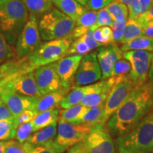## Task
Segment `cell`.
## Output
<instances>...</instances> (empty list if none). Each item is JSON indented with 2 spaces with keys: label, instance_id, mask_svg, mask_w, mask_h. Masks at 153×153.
<instances>
[{
  "label": "cell",
  "instance_id": "cell-1",
  "mask_svg": "<svg viewBox=\"0 0 153 153\" xmlns=\"http://www.w3.org/2000/svg\"><path fill=\"white\" fill-rule=\"evenodd\" d=\"M153 108V83L135 87L119 108L107 120L111 134L118 137L131 131Z\"/></svg>",
  "mask_w": 153,
  "mask_h": 153
},
{
  "label": "cell",
  "instance_id": "cell-2",
  "mask_svg": "<svg viewBox=\"0 0 153 153\" xmlns=\"http://www.w3.org/2000/svg\"><path fill=\"white\" fill-rule=\"evenodd\" d=\"M115 145L116 153L149 152L153 147V108L131 131L116 137Z\"/></svg>",
  "mask_w": 153,
  "mask_h": 153
},
{
  "label": "cell",
  "instance_id": "cell-3",
  "mask_svg": "<svg viewBox=\"0 0 153 153\" xmlns=\"http://www.w3.org/2000/svg\"><path fill=\"white\" fill-rule=\"evenodd\" d=\"M29 14L22 0H0V32L14 43L28 22Z\"/></svg>",
  "mask_w": 153,
  "mask_h": 153
},
{
  "label": "cell",
  "instance_id": "cell-4",
  "mask_svg": "<svg viewBox=\"0 0 153 153\" xmlns=\"http://www.w3.org/2000/svg\"><path fill=\"white\" fill-rule=\"evenodd\" d=\"M38 24L44 41L68 39L75 26L74 21L54 7L41 17Z\"/></svg>",
  "mask_w": 153,
  "mask_h": 153
},
{
  "label": "cell",
  "instance_id": "cell-5",
  "mask_svg": "<svg viewBox=\"0 0 153 153\" xmlns=\"http://www.w3.org/2000/svg\"><path fill=\"white\" fill-rule=\"evenodd\" d=\"M72 42L70 39H60L42 43L33 54L27 57L28 64L35 70L38 67L57 62L68 55Z\"/></svg>",
  "mask_w": 153,
  "mask_h": 153
},
{
  "label": "cell",
  "instance_id": "cell-6",
  "mask_svg": "<svg viewBox=\"0 0 153 153\" xmlns=\"http://www.w3.org/2000/svg\"><path fill=\"white\" fill-rule=\"evenodd\" d=\"M115 141L106 124L93 126L82 140L85 153H116Z\"/></svg>",
  "mask_w": 153,
  "mask_h": 153
},
{
  "label": "cell",
  "instance_id": "cell-7",
  "mask_svg": "<svg viewBox=\"0 0 153 153\" xmlns=\"http://www.w3.org/2000/svg\"><path fill=\"white\" fill-rule=\"evenodd\" d=\"M135 87L128 74L116 76L114 85L104 101V114L101 123H106L108 118L121 106Z\"/></svg>",
  "mask_w": 153,
  "mask_h": 153
},
{
  "label": "cell",
  "instance_id": "cell-8",
  "mask_svg": "<svg viewBox=\"0 0 153 153\" xmlns=\"http://www.w3.org/2000/svg\"><path fill=\"white\" fill-rule=\"evenodd\" d=\"M38 22V17L29 14L28 22L17 38L15 50L19 57L30 56L42 43Z\"/></svg>",
  "mask_w": 153,
  "mask_h": 153
},
{
  "label": "cell",
  "instance_id": "cell-9",
  "mask_svg": "<svg viewBox=\"0 0 153 153\" xmlns=\"http://www.w3.org/2000/svg\"><path fill=\"white\" fill-rule=\"evenodd\" d=\"M152 54L145 51H131L123 53V57L131 65L128 76L135 87L147 83Z\"/></svg>",
  "mask_w": 153,
  "mask_h": 153
},
{
  "label": "cell",
  "instance_id": "cell-10",
  "mask_svg": "<svg viewBox=\"0 0 153 153\" xmlns=\"http://www.w3.org/2000/svg\"><path fill=\"white\" fill-rule=\"evenodd\" d=\"M91 128V127L84 124L74 125L59 120L54 143L65 151L69 148L81 142Z\"/></svg>",
  "mask_w": 153,
  "mask_h": 153
},
{
  "label": "cell",
  "instance_id": "cell-11",
  "mask_svg": "<svg viewBox=\"0 0 153 153\" xmlns=\"http://www.w3.org/2000/svg\"><path fill=\"white\" fill-rule=\"evenodd\" d=\"M99 79H101V71L97 53L84 55L74 76V87L89 85Z\"/></svg>",
  "mask_w": 153,
  "mask_h": 153
},
{
  "label": "cell",
  "instance_id": "cell-12",
  "mask_svg": "<svg viewBox=\"0 0 153 153\" xmlns=\"http://www.w3.org/2000/svg\"><path fill=\"white\" fill-rule=\"evenodd\" d=\"M34 76L38 90L42 96L63 89L57 73L55 62L36 68Z\"/></svg>",
  "mask_w": 153,
  "mask_h": 153
},
{
  "label": "cell",
  "instance_id": "cell-13",
  "mask_svg": "<svg viewBox=\"0 0 153 153\" xmlns=\"http://www.w3.org/2000/svg\"><path fill=\"white\" fill-rule=\"evenodd\" d=\"M0 99L7 105L15 118L24 111H33L38 101V98L21 94L6 86L1 91Z\"/></svg>",
  "mask_w": 153,
  "mask_h": 153
},
{
  "label": "cell",
  "instance_id": "cell-14",
  "mask_svg": "<svg viewBox=\"0 0 153 153\" xmlns=\"http://www.w3.org/2000/svg\"><path fill=\"white\" fill-rule=\"evenodd\" d=\"M82 57L80 55H69L55 62L57 73L62 87L68 90H70L74 87V76Z\"/></svg>",
  "mask_w": 153,
  "mask_h": 153
},
{
  "label": "cell",
  "instance_id": "cell-15",
  "mask_svg": "<svg viewBox=\"0 0 153 153\" xmlns=\"http://www.w3.org/2000/svg\"><path fill=\"white\" fill-rule=\"evenodd\" d=\"M6 87L16 92L27 97L40 98L42 97L36 85L34 70L18 74L6 85Z\"/></svg>",
  "mask_w": 153,
  "mask_h": 153
},
{
  "label": "cell",
  "instance_id": "cell-16",
  "mask_svg": "<svg viewBox=\"0 0 153 153\" xmlns=\"http://www.w3.org/2000/svg\"><path fill=\"white\" fill-rule=\"evenodd\" d=\"M115 81L116 76H111L101 82L91 84L90 91L84 97L80 104L82 106L91 108L104 102L111 90Z\"/></svg>",
  "mask_w": 153,
  "mask_h": 153
},
{
  "label": "cell",
  "instance_id": "cell-17",
  "mask_svg": "<svg viewBox=\"0 0 153 153\" xmlns=\"http://www.w3.org/2000/svg\"><path fill=\"white\" fill-rule=\"evenodd\" d=\"M123 52L116 44H110L99 49L97 57L101 71V79L111 77L115 63L123 57Z\"/></svg>",
  "mask_w": 153,
  "mask_h": 153
},
{
  "label": "cell",
  "instance_id": "cell-18",
  "mask_svg": "<svg viewBox=\"0 0 153 153\" xmlns=\"http://www.w3.org/2000/svg\"><path fill=\"white\" fill-rule=\"evenodd\" d=\"M97 11L87 9L75 22V26L68 39L73 41L84 36L87 30L96 25Z\"/></svg>",
  "mask_w": 153,
  "mask_h": 153
},
{
  "label": "cell",
  "instance_id": "cell-19",
  "mask_svg": "<svg viewBox=\"0 0 153 153\" xmlns=\"http://www.w3.org/2000/svg\"><path fill=\"white\" fill-rule=\"evenodd\" d=\"M69 91L70 90L63 88L60 91H53L45 95H43L38 99L35 108L33 110V112L35 113V114H37L38 113L57 108V106H60L61 100Z\"/></svg>",
  "mask_w": 153,
  "mask_h": 153
},
{
  "label": "cell",
  "instance_id": "cell-20",
  "mask_svg": "<svg viewBox=\"0 0 153 153\" xmlns=\"http://www.w3.org/2000/svg\"><path fill=\"white\" fill-rule=\"evenodd\" d=\"M57 135V123L36 131L30 136L26 142L32 146L51 145L54 142Z\"/></svg>",
  "mask_w": 153,
  "mask_h": 153
},
{
  "label": "cell",
  "instance_id": "cell-21",
  "mask_svg": "<svg viewBox=\"0 0 153 153\" xmlns=\"http://www.w3.org/2000/svg\"><path fill=\"white\" fill-rule=\"evenodd\" d=\"M53 3L59 11L70 17L74 22L87 10L76 0H53Z\"/></svg>",
  "mask_w": 153,
  "mask_h": 153
},
{
  "label": "cell",
  "instance_id": "cell-22",
  "mask_svg": "<svg viewBox=\"0 0 153 153\" xmlns=\"http://www.w3.org/2000/svg\"><path fill=\"white\" fill-rule=\"evenodd\" d=\"M90 89L91 85L73 87L61 100L60 106L62 109H65L74 105L80 104L84 97L90 91Z\"/></svg>",
  "mask_w": 153,
  "mask_h": 153
},
{
  "label": "cell",
  "instance_id": "cell-23",
  "mask_svg": "<svg viewBox=\"0 0 153 153\" xmlns=\"http://www.w3.org/2000/svg\"><path fill=\"white\" fill-rule=\"evenodd\" d=\"M89 108L82 106L81 104L74 105L68 108H65L60 111L58 120L67 123L79 125L82 124V120L85 113Z\"/></svg>",
  "mask_w": 153,
  "mask_h": 153
},
{
  "label": "cell",
  "instance_id": "cell-24",
  "mask_svg": "<svg viewBox=\"0 0 153 153\" xmlns=\"http://www.w3.org/2000/svg\"><path fill=\"white\" fill-rule=\"evenodd\" d=\"M60 111L55 108L36 114L32 123L33 125V131L36 132L52 124L57 123L58 120Z\"/></svg>",
  "mask_w": 153,
  "mask_h": 153
},
{
  "label": "cell",
  "instance_id": "cell-25",
  "mask_svg": "<svg viewBox=\"0 0 153 153\" xmlns=\"http://www.w3.org/2000/svg\"><path fill=\"white\" fill-rule=\"evenodd\" d=\"M123 53L131 51H145L153 52V38L145 36H140L133 38L120 48Z\"/></svg>",
  "mask_w": 153,
  "mask_h": 153
},
{
  "label": "cell",
  "instance_id": "cell-26",
  "mask_svg": "<svg viewBox=\"0 0 153 153\" xmlns=\"http://www.w3.org/2000/svg\"><path fill=\"white\" fill-rule=\"evenodd\" d=\"M30 15L43 16L53 8V0H22Z\"/></svg>",
  "mask_w": 153,
  "mask_h": 153
},
{
  "label": "cell",
  "instance_id": "cell-27",
  "mask_svg": "<svg viewBox=\"0 0 153 153\" xmlns=\"http://www.w3.org/2000/svg\"><path fill=\"white\" fill-rule=\"evenodd\" d=\"M104 109V102L97 106L89 108L82 118V124L92 128L97 124L101 123Z\"/></svg>",
  "mask_w": 153,
  "mask_h": 153
},
{
  "label": "cell",
  "instance_id": "cell-28",
  "mask_svg": "<svg viewBox=\"0 0 153 153\" xmlns=\"http://www.w3.org/2000/svg\"><path fill=\"white\" fill-rule=\"evenodd\" d=\"M143 35V28L140 24L135 19H128L125 28H124L123 36L119 43L125 44L133 40V38L138 37Z\"/></svg>",
  "mask_w": 153,
  "mask_h": 153
},
{
  "label": "cell",
  "instance_id": "cell-29",
  "mask_svg": "<svg viewBox=\"0 0 153 153\" xmlns=\"http://www.w3.org/2000/svg\"><path fill=\"white\" fill-rule=\"evenodd\" d=\"M114 21L128 20V9L127 6L118 0H115L106 7Z\"/></svg>",
  "mask_w": 153,
  "mask_h": 153
},
{
  "label": "cell",
  "instance_id": "cell-30",
  "mask_svg": "<svg viewBox=\"0 0 153 153\" xmlns=\"http://www.w3.org/2000/svg\"><path fill=\"white\" fill-rule=\"evenodd\" d=\"M19 57L16 50L6 39L5 36L0 32V64Z\"/></svg>",
  "mask_w": 153,
  "mask_h": 153
},
{
  "label": "cell",
  "instance_id": "cell-31",
  "mask_svg": "<svg viewBox=\"0 0 153 153\" xmlns=\"http://www.w3.org/2000/svg\"><path fill=\"white\" fill-rule=\"evenodd\" d=\"M94 38L97 43L103 46L115 44L113 40V30L109 26H101L96 28L94 31Z\"/></svg>",
  "mask_w": 153,
  "mask_h": 153
},
{
  "label": "cell",
  "instance_id": "cell-32",
  "mask_svg": "<svg viewBox=\"0 0 153 153\" xmlns=\"http://www.w3.org/2000/svg\"><path fill=\"white\" fill-rule=\"evenodd\" d=\"M16 131L14 119L0 120V141L14 138Z\"/></svg>",
  "mask_w": 153,
  "mask_h": 153
},
{
  "label": "cell",
  "instance_id": "cell-33",
  "mask_svg": "<svg viewBox=\"0 0 153 153\" xmlns=\"http://www.w3.org/2000/svg\"><path fill=\"white\" fill-rule=\"evenodd\" d=\"M32 145L28 142L21 143L14 140L5 141V153H30Z\"/></svg>",
  "mask_w": 153,
  "mask_h": 153
},
{
  "label": "cell",
  "instance_id": "cell-34",
  "mask_svg": "<svg viewBox=\"0 0 153 153\" xmlns=\"http://www.w3.org/2000/svg\"><path fill=\"white\" fill-rule=\"evenodd\" d=\"M90 48L85 43L81 38L74 40L70 45L68 50V55H84L91 53Z\"/></svg>",
  "mask_w": 153,
  "mask_h": 153
},
{
  "label": "cell",
  "instance_id": "cell-35",
  "mask_svg": "<svg viewBox=\"0 0 153 153\" xmlns=\"http://www.w3.org/2000/svg\"><path fill=\"white\" fill-rule=\"evenodd\" d=\"M33 125L32 121L22 124L16 128L15 138L18 142L24 143L28 140L32 133H33Z\"/></svg>",
  "mask_w": 153,
  "mask_h": 153
},
{
  "label": "cell",
  "instance_id": "cell-36",
  "mask_svg": "<svg viewBox=\"0 0 153 153\" xmlns=\"http://www.w3.org/2000/svg\"><path fill=\"white\" fill-rule=\"evenodd\" d=\"M130 71H131V65L129 62L125 58L122 57L115 63L111 74V77L128 74Z\"/></svg>",
  "mask_w": 153,
  "mask_h": 153
},
{
  "label": "cell",
  "instance_id": "cell-37",
  "mask_svg": "<svg viewBox=\"0 0 153 153\" xmlns=\"http://www.w3.org/2000/svg\"><path fill=\"white\" fill-rule=\"evenodd\" d=\"M113 23H114V20L108 11H107L106 7L97 11V22H96L97 27H101V26L111 27Z\"/></svg>",
  "mask_w": 153,
  "mask_h": 153
},
{
  "label": "cell",
  "instance_id": "cell-38",
  "mask_svg": "<svg viewBox=\"0 0 153 153\" xmlns=\"http://www.w3.org/2000/svg\"><path fill=\"white\" fill-rule=\"evenodd\" d=\"M127 21L128 20L114 21V23L111 28L113 30V40H114V43H119L122 36H123V30Z\"/></svg>",
  "mask_w": 153,
  "mask_h": 153
},
{
  "label": "cell",
  "instance_id": "cell-39",
  "mask_svg": "<svg viewBox=\"0 0 153 153\" xmlns=\"http://www.w3.org/2000/svg\"><path fill=\"white\" fill-rule=\"evenodd\" d=\"M64 152L62 149L57 146L53 142L51 145L33 146L30 149V153H63Z\"/></svg>",
  "mask_w": 153,
  "mask_h": 153
},
{
  "label": "cell",
  "instance_id": "cell-40",
  "mask_svg": "<svg viewBox=\"0 0 153 153\" xmlns=\"http://www.w3.org/2000/svg\"><path fill=\"white\" fill-rule=\"evenodd\" d=\"M35 115V113L32 110L24 111H23L22 114H19L18 116H16L14 119V126H16V128H17V127L19 126L22 125V124L32 121Z\"/></svg>",
  "mask_w": 153,
  "mask_h": 153
},
{
  "label": "cell",
  "instance_id": "cell-41",
  "mask_svg": "<svg viewBox=\"0 0 153 153\" xmlns=\"http://www.w3.org/2000/svg\"><path fill=\"white\" fill-rule=\"evenodd\" d=\"M135 20L140 24L142 28L149 25H153V7L137 16Z\"/></svg>",
  "mask_w": 153,
  "mask_h": 153
},
{
  "label": "cell",
  "instance_id": "cell-42",
  "mask_svg": "<svg viewBox=\"0 0 153 153\" xmlns=\"http://www.w3.org/2000/svg\"><path fill=\"white\" fill-rule=\"evenodd\" d=\"M115 0H88L86 7L87 9L91 11H99L104 9Z\"/></svg>",
  "mask_w": 153,
  "mask_h": 153
},
{
  "label": "cell",
  "instance_id": "cell-43",
  "mask_svg": "<svg viewBox=\"0 0 153 153\" xmlns=\"http://www.w3.org/2000/svg\"><path fill=\"white\" fill-rule=\"evenodd\" d=\"M15 117L2 100L0 99V120L14 119Z\"/></svg>",
  "mask_w": 153,
  "mask_h": 153
},
{
  "label": "cell",
  "instance_id": "cell-44",
  "mask_svg": "<svg viewBox=\"0 0 153 153\" xmlns=\"http://www.w3.org/2000/svg\"><path fill=\"white\" fill-rule=\"evenodd\" d=\"M68 153H85L82 141L77 143V144L74 145V146H72Z\"/></svg>",
  "mask_w": 153,
  "mask_h": 153
},
{
  "label": "cell",
  "instance_id": "cell-45",
  "mask_svg": "<svg viewBox=\"0 0 153 153\" xmlns=\"http://www.w3.org/2000/svg\"><path fill=\"white\" fill-rule=\"evenodd\" d=\"M139 1L142 6L144 12L153 7V0H139Z\"/></svg>",
  "mask_w": 153,
  "mask_h": 153
},
{
  "label": "cell",
  "instance_id": "cell-46",
  "mask_svg": "<svg viewBox=\"0 0 153 153\" xmlns=\"http://www.w3.org/2000/svg\"><path fill=\"white\" fill-rule=\"evenodd\" d=\"M143 36L153 38V25H149L143 28Z\"/></svg>",
  "mask_w": 153,
  "mask_h": 153
},
{
  "label": "cell",
  "instance_id": "cell-47",
  "mask_svg": "<svg viewBox=\"0 0 153 153\" xmlns=\"http://www.w3.org/2000/svg\"><path fill=\"white\" fill-rule=\"evenodd\" d=\"M148 78L150 79V82L153 83V53L152 54V58H151L150 69H149Z\"/></svg>",
  "mask_w": 153,
  "mask_h": 153
},
{
  "label": "cell",
  "instance_id": "cell-48",
  "mask_svg": "<svg viewBox=\"0 0 153 153\" xmlns=\"http://www.w3.org/2000/svg\"><path fill=\"white\" fill-rule=\"evenodd\" d=\"M15 77V76H14ZM14 77H9V78H5V79L0 80V91L3 89V88L5 87L6 85H7L8 82L10 81L11 79H12Z\"/></svg>",
  "mask_w": 153,
  "mask_h": 153
},
{
  "label": "cell",
  "instance_id": "cell-49",
  "mask_svg": "<svg viewBox=\"0 0 153 153\" xmlns=\"http://www.w3.org/2000/svg\"><path fill=\"white\" fill-rule=\"evenodd\" d=\"M118 1H120V2H122L125 5L127 6L128 9L131 7L132 4L134 3V1H135V0H118Z\"/></svg>",
  "mask_w": 153,
  "mask_h": 153
},
{
  "label": "cell",
  "instance_id": "cell-50",
  "mask_svg": "<svg viewBox=\"0 0 153 153\" xmlns=\"http://www.w3.org/2000/svg\"><path fill=\"white\" fill-rule=\"evenodd\" d=\"M4 145L5 141H0V153H5Z\"/></svg>",
  "mask_w": 153,
  "mask_h": 153
},
{
  "label": "cell",
  "instance_id": "cell-51",
  "mask_svg": "<svg viewBox=\"0 0 153 153\" xmlns=\"http://www.w3.org/2000/svg\"><path fill=\"white\" fill-rule=\"evenodd\" d=\"M76 1H77V2H79L80 4H82V6H84V7H85V6H87L88 0H76Z\"/></svg>",
  "mask_w": 153,
  "mask_h": 153
},
{
  "label": "cell",
  "instance_id": "cell-52",
  "mask_svg": "<svg viewBox=\"0 0 153 153\" xmlns=\"http://www.w3.org/2000/svg\"><path fill=\"white\" fill-rule=\"evenodd\" d=\"M149 152H152V153H153V147H152V148H151V149H150V151H149Z\"/></svg>",
  "mask_w": 153,
  "mask_h": 153
},
{
  "label": "cell",
  "instance_id": "cell-53",
  "mask_svg": "<svg viewBox=\"0 0 153 153\" xmlns=\"http://www.w3.org/2000/svg\"><path fill=\"white\" fill-rule=\"evenodd\" d=\"M139 153H152V152H139Z\"/></svg>",
  "mask_w": 153,
  "mask_h": 153
},
{
  "label": "cell",
  "instance_id": "cell-54",
  "mask_svg": "<svg viewBox=\"0 0 153 153\" xmlns=\"http://www.w3.org/2000/svg\"><path fill=\"white\" fill-rule=\"evenodd\" d=\"M1 91H2V90H1ZM1 91H0V94H1Z\"/></svg>",
  "mask_w": 153,
  "mask_h": 153
}]
</instances>
